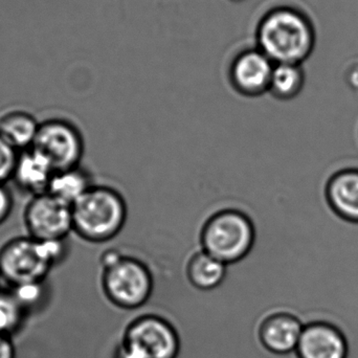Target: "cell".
Segmentation results:
<instances>
[{
    "label": "cell",
    "mask_w": 358,
    "mask_h": 358,
    "mask_svg": "<svg viewBox=\"0 0 358 358\" xmlns=\"http://www.w3.org/2000/svg\"><path fill=\"white\" fill-rule=\"evenodd\" d=\"M10 290L27 315L31 311H35L45 300L44 282L16 286L10 288Z\"/></svg>",
    "instance_id": "19"
},
{
    "label": "cell",
    "mask_w": 358,
    "mask_h": 358,
    "mask_svg": "<svg viewBox=\"0 0 358 358\" xmlns=\"http://www.w3.org/2000/svg\"><path fill=\"white\" fill-rule=\"evenodd\" d=\"M255 240L256 231L252 219L236 208L215 213L200 231L202 250L227 265L245 258Z\"/></svg>",
    "instance_id": "4"
},
{
    "label": "cell",
    "mask_w": 358,
    "mask_h": 358,
    "mask_svg": "<svg viewBox=\"0 0 358 358\" xmlns=\"http://www.w3.org/2000/svg\"><path fill=\"white\" fill-rule=\"evenodd\" d=\"M101 285L105 296L113 306L132 311L148 302L152 296L155 282L145 263L122 255L115 263L103 267Z\"/></svg>",
    "instance_id": "5"
},
{
    "label": "cell",
    "mask_w": 358,
    "mask_h": 358,
    "mask_svg": "<svg viewBox=\"0 0 358 358\" xmlns=\"http://www.w3.org/2000/svg\"><path fill=\"white\" fill-rule=\"evenodd\" d=\"M66 252V240L45 242L29 236L13 238L0 248V279L10 288L45 282Z\"/></svg>",
    "instance_id": "2"
},
{
    "label": "cell",
    "mask_w": 358,
    "mask_h": 358,
    "mask_svg": "<svg viewBox=\"0 0 358 358\" xmlns=\"http://www.w3.org/2000/svg\"><path fill=\"white\" fill-rule=\"evenodd\" d=\"M305 73L301 64L279 63L273 67L268 92L282 101L292 100L302 92Z\"/></svg>",
    "instance_id": "17"
},
{
    "label": "cell",
    "mask_w": 358,
    "mask_h": 358,
    "mask_svg": "<svg viewBox=\"0 0 358 358\" xmlns=\"http://www.w3.org/2000/svg\"><path fill=\"white\" fill-rule=\"evenodd\" d=\"M296 355L298 358H348V341L334 324L311 322L304 326Z\"/></svg>",
    "instance_id": "10"
},
{
    "label": "cell",
    "mask_w": 358,
    "mask_h": 358,
    "mask_svg": "<svg viewBox=\"0 0 358 358\" xmlns=\"http://www.w3.org/2000/svg\"><path fill=\"white\" fill-rule=\"evenodd\" d=\"M40 123L27 111L12 110L0 117V136L18 150L33 147Z\"/></svg>",
    "instance_id": "14"
},
{
    "label": "cell",
    "mask_w": 358,
    "mask_h": 358,
    "mask_svg": "<svg viewBox=\"0 0 358 358\" xmlns=\"http://www.w3.org/2000/svg\"><path fill=\"white\" fill-rule=\"evenodd\" d=\"M122 345L136 358H178L182 349L174 323L155 313L134 317L126 327Z\"/></svg>",
    "instance_id": "6"
},
{
    "label": "cell",
    "mask_w": 358,
    "mask_h": 358,
    "mask_svg": "<svg viewBox=\"0 0 358 358\" xmlns=\"http://www.w3.org/2000/svg\"><path fill=\"white\" fill-rule=\"evenodd\" d=\"M227 264L208 252H196L187 264L189 284L200 292H212L218 288L227 277Z\"/></svg>",
    "instance_id": "15"
},
{
    "label": "cell",
    "mask_w": 358,
    "mask_h": 358,
    "mask_svg": "<svg viewBox=\"0 0 358 358\" xmlns=\"http://www.w3.org/2000/svg\"><path fill=\"white\" fill-rule=\"evenodd\" d=\"M256 46L275 64H303L315 48L317 34L311 19L294 6L269 8L257 23Z\"/></svg>",
    "instance_id": "1"
},
{
    "label": "cell",
    "mask_w": 358,
    "mask_h": 358,
    "mask_svg": "<svg viewBox=\"0 0 358 358\" xmlns=\"http://www.w3.org/2000/svg\"><path fill=\"white\" fill-rule=\"evenodd\" d=\"M13 210V198L4 185L0 183V225L6 222Z\"/></svg>",
    "instance_id": "21"
},
{
    "label": "cell",
    "mask_w": 358,
    "mask_h": 358,
    "mask_svg": "<svg viewBox=\"0 0 358 358\" xmlns=\"http://www.w3.org/2000/svg\"><path fill=\"white\" fill-rule=\"evenodd\" d=\"M54 174L50 162L38 151L29 148L19 153L12 180L19 189L34 196L48 192Z\"/></svg>",
    "instance_id": "12"
},
{
    "label": "cell",
    "mask_w": 358,
    "mask_h": 358,
    "mask_svg": "<svg viewBox=\"0 0 358 358\" xmlns=\"http://www.w3.org/2000/svg\"><path fill=\"white\" fill-rule=\"evenodd\" d=\"M351 81L355 82V83L357 84L358 87V69H357V71H353L352 77H351Z\"/></svg>",
    "instance_id": "23"
},
{
    "label": "cell",
    "mask_w": 358,
    "mask_h": 358,
    "mask_svg": "<svg viewBox=\"0 0 358 358\" xmlns=\"http://www.w3.org/2000/svg\"><path fill=\"white\" fill-rule=\"evenodd\" d=\"M73 229L82 239L103 243L113 239L127 220V204L117 189L92 185L71 206Z\"/></svg>",
    "instance_id": "3"
},
{
    "label": "cell",
    "mask_w": 358,
    "mask_h": 358,
    "mask_svg": "<svg viewBox=\"0 0 358 358\" xmlns=\"http://www.w3.org/2000/svg\"><path fill=\"white\" fill-rule=\"evenodd\" d=\"M92 185L90 174L77 167L55 172L48 185V193L73 206Z\"/></svg>",
    "instance_id": "16"
},
{
    "label": "cell",
    "mask_w": 358,
    "mask_h": 358,
    "mask_svg": "<svg viewBox=\"0 0 358 358\" xmlns=\"http://www.w3.org/2000/svg\"><path fill=\"white\" fill-rule=\"evenodd\" d=\"M34 150L43 155L55 172L80 167L84 155V141L80 130L71 122L52 119L40 123Z\"/></svg>",
    "instance_id": "7"
},
{
    "label": "cell",
    "mask_w": 358,
    "mask_h": 358,
    "mask_svg": "<svg viewBox=\"0 0 358 358\" xmlns=\"http://www.w3.org/2000/svg\"><path fill=\"white\" fill-rule=\"evenodd\" d=\"M27 236L38 241H64L73 229L71 204L52 194L34 195L23 212Z\"/></svg>",
    "instance_id": "8"
},
{
    "label": "cell",
    "mask_w": 358,
    "mask_h": 358,
    "mask_svg": "<svg viewBox=\"0 0 358 358\" xmlns=\"http://www.w3.org/2000/svg\"><path fill=\"white\" fill-rule=\"evenodd\" d=\"M275 63L257 46L241 50L229 67V81L234 90L255 98L268 92Z\"/></svg>",
    "instance_id": "9"
},
{
    "label": "cell",
    "mask_w": 358,
    "mask_h": 358,
    "mask_svg": "<svg viewBox=\"0 0 358 358\" xmlns=\"http://www.w3.org/2000/svg\"><path fill=\"white\" fill-rule=\"evenodd\" d=\"M229 1L234 2V3H241V2L245 1V0H229Z\"/></svg>",
    "instance_id": "24"
},
{
    "label": "cell",
    "mask_w": 358,
    "mask_h": 358,
    "mask_svg": "<svg viewBox=\"0 0 358 358\" xmlns=\"http://www.w3.org/2000/svg\"><path fill=\"white\" fill-rule=\"evenodd\" d=\"M0 358H16V349L12 338L0 336Z\"/></svg>",
    "instance_id": "22"
},
{
    "label": "cell",
    "mask_w": 358,
    "mask_h": 358,
    "mask_svg": "<svg viewBox=\"0 0 358 358\" xmlns=\"http://www.w3.org/2000/svg\"><path fill=\"white\" fill-rule=\"evenodd\" d=\"M18 151L0 136V183L12 180L15 166L18 159Z\"/></svg>",
    "instance_id": "20"
},
{
    "label": "cell",
    "mask_w": 358,
    "mask_h": 358,
    "mask_svg": "<svg viewBox=\"0 0 358 358\" xmlns=\"http://www.w3.org/2000/svg\"><path fill=\"white\" fill-rule=\"evenodd\" d=\"M302 321L289 311H275L265 315L258 329V338L265 350L278 357L296 352L303 329Z\"/></svg>",
    "instance_id": "11"
},
{
    "label": "cell",
    "mask_w": 358,
    "mask_h": 358,
    "mask_svg": "<svg viewBox=\"0 0 358 358\" xmlns=\"http://www.w3.org/2000/svg\"><path fill=\"white\" fill-rule=\"evenodd\" d=\"M27 313L17 302L10 290H0V336L12 338L24 323Z\"/></svg>",
    "instance_id": "18"
},
{
    "label": "cell",
    "mask_w": 358,
    "mask_h": 358,
    "mask_svg": "<svg viewBox=\"0 0 358 358\" xmlns=\"http://www.w3.org/2000/svg\"><path fill=\"white\" fill-rule=\"evenodd\" d=\"M328 200L334 210L347 220L358 222V170L336 173L328 183Z\"/></svg>",
    "instance_id": "13"
}]
</instances>
